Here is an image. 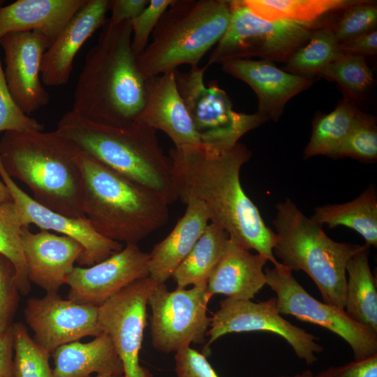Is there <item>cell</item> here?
I'll return each mask as SVG.
<instances>
[{
	"label": "cell",
	"mask_w": 377,
	"mask_h": 377,
	"mask_svg": "<svg viewBox=\"0 0 377 377\" xmlns=\"http://www.w3.org/2000/svg\"><path fill=\"white\" fill-rule=\"evenodd\" d=\"M252 154L237 142L227 149L203 145L172 148L169 157L178 200L186 204L195 199L206 207L209 221L224 230L230 239L253 249L274 267L276 235L265 223L258 207L240 182V170Z\"/></svg>",
	"instance_id": "obj_1"
},
{
	"label": "cell",
	"mask_w": 377,
	"mask_h": 377,
	"mask_svg": "<svg viewBox=\"0 0 377 377\" xmlns=\"http://www.w3.org/2000/svg\"><path fill=\"white\" fill-rule=\"evenodd\" d=\"M56 129L79 151L153 191L169 205L178 200L171 160L161 149L156 131L143 122L93 119L71 110Z\"/></svg>",
	"instance_id": "obj_2"
},
{
	"label": "cell",
	"mask_w": 377,
	"mask_h": 377,
	"mask_svg": "<svg viewBox=\"0 0 377 377\" xmlns=\"http://www.w3.org/2000/svg\"><path fill=\"white\" fill-rule=\"evenodd\" d=\"M131 20L103 26L89 50L75 85L72 110L117 123L136 121L142 109L145 82L131 48Z\"/></svg>",
	"instance_id": "obj_3"
},
{
	"label": "cell",
	"mask_w": 377,
	"mask_h": 377,
	"mask_svg": "<svg viewBox=\"0 0 377 377\" xmlns=\"http://www.w3.org/2000/svg\"><path fill=\"white\" fill-rule=\"evenodd\" d=\"M77 149L57 129L5 132L0 159L7 174L25 184L44 207L73 218H85Z\"/></svg>",
	"instance_id": "obj_4"
},
{
	"label": "cell",
	"mask_w": 377,
	"mask_h": 377,
	"mask_svg": "<svg viewBox=\"0 0 377 377\" xmlns=\"http://www.w3.org/2000/svg\"><path fill=\"white\" fill-rule=\"evenodd\" d=\"M77 162L84 215L98 234L138 244L167 223L169 204L156 193L79 151Z\"/></svg>",
	"instance_id": "obj_5"
},
{
	"label": "cell",
	"mask_w": 377,
	"mask_h": 377,
	"mask_svg": "<svg viewBox=\"0 0 377 377\" xmlns=\"http://www.w3.org/2000/svg\"><path fill=\"white\" fill-rule=\"evenodd\" d=\"M231 18L228 0H173L163 13L151 40L136 57L143 79L197 66L226 31Z\"/></svg>",
	"instance_id": "obj_6"
},
{
	"label": "cell",
	"mask_w": 377,
	"mask_h": 377,
	"mask_svg": "<svg viewBox=\"0 0 377 377\" xmlns=\"http://www.w3.org/2000/svg\"><path fill=\"white\" fill-rule=\"evenodd\" d=\"M276 209L274 256L292 271L308 274L324 302L344 309L346 266L363 245L332 240L322 225L305 216L290 199L276 204Z\"/></svg>",
	"instance_id": "obj_7"
},
{
	"label": "cell",
	"mask_w": 377,
	"mask_h": 377,
	"mask_svg": "<svg viewBox=\"0 0 377 377\" xmlns=\"http://www.w3.org/2000/svg\"><path fill=\"white\" fill-rule=\"evenodd\" d=\"M230 3V24L212 51L207 67L254 57L272 62H286L309 40L316 29L328 24L265 20L253 13L244 0Z\"/></svg>",
	"instance_id": "obj_8"
},
{
	"label": "cell",
	"mask_w": 377,
	"mask_h": 377,
	"mask_svg": "<svg viewBox=\"0 0 377 377\" xmlns=\"http://www.w3.org/2000/svg\"><path fill=\"white\" fill-rule=\"evenodd\" d=\"M207 68L205 65L191 67L185 73L176 70L177 87L201 144L212 149H227L265 120L258 112L235 111L230 97L216 82L206 86L204 73Z\"/></svg>",
	"instance_id": "obj_9"
},
{
	"label": "cell",
	"mask_w": 377,
	"mask_h": 377,
	"mask_svg": "<svg viewBox=\"0 0 377 377\" xmlns=\"http://www.w3.org/2000/svg\"><path fill=\"white\" fill-rule=\"evenodd\" d=\"M266 284L275 292L279 313L319 325L338 335L351 348L355 360L377 354V331L354 320L344 309L312 297L281 263L265 269Z\"/></svg>",
	"instance_id": "obj_10"
},
{
	"label": "cell",
	"mask_w": 377,
	"mask_h": 377,
	"mask_svg": "<svg viewBox=\"0 0 377 377\" xmlns=\"http://www.w3.org/2000/svg\"><path fill=\"white\" fill-rule=\"evenodd\" d=\"M211 298L207 286L170 291L165 283H157L148 300L152 346L170 353L204 343L211 322L207 313Z\"/></svg>",
	"instance_id": "obj_11"
},
{
	"label": "cell",
	"mask_w": 377,
	"mask_h": 377,
	"mask_svg": "<svg viewBox=\"0 0 377 377\" xmlns=\"http://www.w3.org/2000/svg\"><path fill=\"white\" fill-rule=\"evenodd\" d=\"M255 331L269 332L281 337L307 364H313L317 360L316 353L323 350V347L316 342L318 337L281 316L276 297H273L259 302L228 297L221 300L219 309L211 318L207 332L209 339L204 352H208L209 345L227 334Z\"/></svg>",
	"instance_id": "obj_12"
},
{
	"label": "cell",
	"mask_w": 377,
	"mask_h": 377,
	"mask_svg": "<svg viewBox=\"0 0 377 377\" xmlns=\"http://www.w3.org/2000/svg\"><path fill=\"white\" fill-rule=\"evenodd\" d=\"M156 283L149 276L128 285L98 307V322L121 361L124 377H153L140 364L139 354L147 324L149 297Z\"/></svg>",
	"instance_id": "obj_13"
},
{
	"label": "cell",
	"mask_w": 377,
	"mask_h": 377,
	"mask_svg": "<svg viewBox=\"0 0 377 377\" xmlns=\"http://www.w3.org/2000/svg\"><path fill=\"white\" fill-rule=\"evenodd\" d=\"M98 307L64 300L57 293H46L42 298H29L24 315L34 332L33 339L52 354L64 344L103 334Z\"/></svg>",
	"instance_id": "obj_14"
},
{
	"label": "cell",
	"mask_w": 377,
	"mask_h": 377,
	"mask_svg": "<svg viewBox=\"0 0 377 377\" xmlns=\"http://www.w3.org/2000/svg\"><path fill=\"white\" fill-rule=\"evenodd\" d=\"M0 177L10 195L23 227L34 224L41 230H52L77 242L83 249L77 261L81 267L98 263L124 248L121 243L98 234L86 218L69 217L37 202L7 174L1 159Z\"/></svg>",
	"instance_id": "obj_15"
},
{
	"label": "cell",
	"mask_w": 377,
	"mask_h": 377,
	"mask_svg": "<svg viewBox=\"0 0 377 377\" xmlns=\"http://www.w3.org/2000/svg\"><path fill=\"white\" fill-rule=\"evenodd\" d=\"M149 260L148 253L131 244L94 265L75 267L66 281L67 298L100 306L128 285L149 276Z\"/></svg>",
	"instance_id": "obj_16"
},
{
	"label": "cell",
	"mask_w": 377,
	"mask_h": 377,
	"mask_svg": "<svg viewBox=\"0 0 377 377\" xmlns=\"http://www.w3.org/2000/svg\"><path fill=\"white\" fill-rule=\"evenodd\" d=\"M51 41L41 32L9 33L0 38L4 54V76L14 100L27 115L50 103L40 77L42 59Z\"/></svg>",
	"instance_id": "obj_17"
},
{
	"label": "cell",
	"mask_w": 377,
	"mask_h": 377,
	"mask_svg": "<svg viewBox=\"0 0 377 377\" xmlns=\"http://www.w3.org/2000/svg\"><path fill=\"white\" fill-rule=\"evenodd\" d=\"M221 64L225 73L253 90L258 101L256 112L265 121H278L287 102L316 81L289 73L267 60L234 59Z\"/></svg>",
	"instance_id": "obj_18"
},
{
	"label": "cell",
	"mask_w": 377,
	"mask_h": 377,
	"mask_svg": "<svg viewBox=\"0 0 377 377\" xmlns=\"http://www.w3.org/2000/svg\"><path fill=\"white\" fill-rule=\"evenodd\" d=\"M21 239L30 282L46 293H57L82 255V246L65 235L32 232L29 227L22 228Z\"/></svg>",
	"instance_id": "obj_19"
},
{
	"label": "cell",
	"mask_w": 377,
	"mask_h": 377,
	"mask_svg": "<svg viewBox=\"0 0 377 377\" xmlns=\"http://www.w3.org/2000/svg\"><path fill=\"white\" fill-rule=\"evenodd\" d=\"M139 120L165 133L176 148L202 145L178 91L175 71L147 79Z\"/></svg>",
	"instance_id": "obj_20"
},
{
	"label": "cell",
	"mask_w": 377,
	"mask_h": 377,
	"mask_svg": "<svg viewBox=\"0 0 377 377\" xmlns=\"http://www.w3.org/2000/svg\"><path fill=\"white\" fill-rule=\"evenodd\" d=\"M110 4L108 0H88L57 36L43 57V84L59 87L68 83L75 56L92 34L105 24Z\"/></svg>",
	"instance_id": "obj_21"
},
{
	"label": "cell",
	"mask_w": 377,
	"mask_h": 377,
	"mask_svg": "<svg viewBox=\"0 0 377 377\" xmlns=\"http://www.w3.org/2000/svg\"><path fill=\"white\" fill-rule=\"evenodd\" d=\"M267 260L253 254L231 239L211 272L207 292L212 297L221 294L237 300H251L266 285L263 270Z\"/></svg>",
	"instance_id": "obj_22"
},
{
	"label": "cell",
	"mask_w": 377,
	"mask_h": 377,
	"mask_svg": "<svg viewBox=\"0 0 377 377\" xmlns=\"http://www.w3.org/2000/svg\"><path fill=\"white\" fill-rule=\"evenodd\" d=\"M88 0H17L0 7V38L9 33L38 31L50 41Z\"/></svg>",
	"instance_id": "obj_23"
},
{
	"label": "cell",
	"mask_w": 377,
	"mask_h": 377,
	"mask_svg": "<svg viewBox=\"0 0 377 377\" xmlns=\"http://www.w3.org/2000/svg\"><path fill=\"white\" fill-rule=\"evenodd\" d=\"M186 205L183 216L149 253V276L158 283H165L172 277L209 223L207 209L202 202L191 199Z\"/></svg>",
	"instance_id": "obj_24"
},
{
	"label": "cell",
	"mask_w": 377,
	"mask_h": 377,
	"mask_svg": "<svg viewBox=\"0 0 377 377\" xmlns=\"http://www.w3.org/2000/svg\"><path fill=\"white\" fill-rule=\"evenodd\" d=\"M54 377H91V374L123 375V365L110 337L105 333L94 340L64 344L52 353Z\"/></svg>",
	"instance_id": "obj_25"
},
{
	"label": "cell",
	"mask_w": 377,
	"mask_h": 377,
	"mask_svg": "<svg viewBox=\"0 0 377 377\" xmlns=\"http://www.w3.org/2000/svg\"><path fill=\"white\" fill-rule=\"evenodd\" d=\"M310 218L330 228L338 226L351 228L364 239L366 245L377 246V194L374 186L368 187L350 202L318 207Z\"/></svg>",
	"instance_id": "obj_26"
},
{
	"label": "cell",
	"mask_w": 377,
	"mask_h": 377,
	"mask_svg": "<svg viewBox=\"0 0 377 377\" xmlns=\"http://www.w3.org/2000/svg\"><path fill=\"white\" fill-rule=\"evenodd\" d=\"M364 244L348 261L344 310L355 321L377 331V290Z\"/></svg>",
	"instance_id": "obj_27"
},
{
	"label": "cell",
	"mask_w": 377,
	"mask_h": 377,
	"mask_svg": "<svg viewBox=\"0 0 377 377\" xmlns=\"http://www.w3.org/2000/svg\"><path fill=\"white\" fill-rule=\"evenodd\" d=\"M363 112L347 98L340 100L328 114L317 115L304 152V159L323 155L334 158L341 143L354 128Z\"/></svg>",
	"instance_id": "obj_28"
},
{
	"label": "cell",
	"mask_w": 377,
	"mask_h": 377,
	"mask_svg": "<svg viewBox=\"0 0 377 377\" xmlns=\"http://www.w3.org/2000/svg\"><path fill=\"white\" fill-rule=\"evenodd\" d=\"M229 240L228 233L209 223L194 246L174 272L177 288L207 286L213 269L222 256Z\"/></svg>",
	"instance_id": "obj_29"
},
{
	"label": "cell",
	"mask_w": 377,
	"mask_h": 377,
	"mask_svg": "<svg viewBox=\"0 0 377 377\" xmlns=\"http://www.w3.org/2000/svg\"><path fill=\"white\" fill-rule=\"evenodd\" d=\"M360 0H244L250 10L269 21L330 22L327 17Z\"/></svg>",
	"instance_id": "obj_30"
},
{
	"label": "cell",
	"mask_w": 377,
	"mask_h": 377,
	"mask_svg": "<svg viewBox=\"0 0 377 377\" xmlns=\"http://www.w3.org/2000/svg\"><path fill=\"white\" fill-rule=\"evenodd\" d=\"M339 45L330 24L320 27L287 60L283 69L295 75L317 80L327 65L343 54Z\"/></svg>",
	"instance_id": "obj_31"
},
{
	"label": "cell",
	"mask_w": 377,
	"mask_h": 377,
	"mask_svg": "<svg viewBox=\"0 0 377 377\" xmlns=\"http://www.w3.org/2000/svg\"><path fill=\"white\" fill-rule=\"evenodd\" d=\"M338 83L352 101L362 99L374 82V74L364 57L343 54L327 65L318 75Z\"/></svg>",
	"instance_id": "obj_32"
},
{
	"label": "cell",
	"mask_w": 377,
	"mask_h": 377,
	"mask_svg": "<svg viewBox=\"0 0 377 377\" xmlns=\"http://www.w3.org/2000/svg\"><path fill=\"white\" fill-rule=\"evenodd\" d=\"M22 228L13 202L0 203V253L14 265L19 292L25 295L31 290V282L22 244Z\"/></svg>",
	"instance_id": "obj_33"
},
{
	"label": "cell",
	"mask_w": 377,
	"mask_h": 377,
	"mask_svg": "<svg viewBox=\"0 0 377 377\" xmlns=\"http://www.w3.org/2000/svg\"><path fill=\"white\" fill-rule=\"evenodd\" d=\"M14 357L12 377H54L50 353L31 338L22 323L13 324Z\"/></svg>",
	"instance_id": "obj_34"
},
{
	"label": "cell",
	"mask_w": 377,
	"mask_h": 377,
	"mask_svg": "<svg viewBox=\"0 0 377 377\" xmlns=\"http://www.w3.org/2000/svg\"><path fill=\"white\" fill-rule=\"evenodd\" d=\"M340 13L339 19L330 24L339 43L376 29V1L360 0Z\"/></svg>",
	"instance_id": "obj_35"
},
{
	"label": "cell",
	"mask_w": 377,
	"mask_h": 377,
	"mask_svg": "<svg viewBox=\"0 0 377 377\" xmlns=\"http://www.w3.org/2000/svg\"><path fill=\"white\" fill-rule=\"evenodd\" d=\"M351 157L367 163L377 159V126L374 117L363 113L334 158Z\"/></svg>",
	"instance_id": "obj_36"
},
{
	"label": "cell",
	"mask_w": 377,
	"mask_h": 377,
	"mask_svg": "<svg viewBox=\"0 0 377 377\" xmlns=\"http://www.w3.org/2000/svg\"><path fill=\"white\" fill-rule=\"evenodd\" d=\"M44 131V125L25 114L11 95L0 58V132Z\"/></svg>",
	"instance_id": "obj_37"
},
{
	"label": "cell",
	"mask_w": 377,
	"mask_h": 377,
	"mask_svg": "<svg viewBox=\"0 0 377 377\" xmlns=\"http://www.w3.org/2000/svg\"><path fill=\"white\" fill-rule=\"evenodd\" d=\"M19 293L15 268L8 258L0 253V333L13 324Z\"/></svg>",
	"instance_id": "obj_38"
},
{
	"label": "cell",
	"mask_w": 377,
	"mask_h": 377,
	"mask_svg": "<svg viewBox=\"0 0 377 377\" xmlns=\"http://www.w3.org/2000/svg\"><path fill=\"white\" fill-rule=\"evenodd\" d=\"M172 1L173 0H150L145 10L131 20V48L135 57L146 48L150 34Z\"/></svg>",
	"instance_id": "obj_39"
},
{
	"label": "cell",
	"mask_w": 377,
	"mask_h": 377,
	"mask_svg": "<svg viewBox=\"0 0 377 377\" xmlns=\"http://www.w3.org/2000/svg\"><path fill=\"white\" fill-rule=\"evenodd\" d=\"M177 377H219L203 353L191 348H183L175 355Z\"/></svg>",
	"instance_id": "obj_40"
},
{
	"label": "cell",
	"mask_w": 377,
	"mask_h": 377,
	"mask_svg": "<svg viewBox=\"0 0 377 377\" xmlns=\"http://www.w3.org/2000/svg\"><path fill=\"white\" fill-rule=\"evenodd\" d=\"M313 377H377V354L339 367H330Z\"/></svg>",
	"instance_id": "obj_41"
},
{
	"label": "cell",
	"mask_w": 377,
	"mask_h": 377,
	"mask_svg": "<svg viewBox=\"0 0 377 377\" xmlns=\"http://www.w3.org/2000/svg\"><path fill=\"white\" fill-rule=\"evenodd\" d=\"M339 50L343 54L357 55L366 57L377 53V31L362 34L339 43Z\"/></svg>",
	"instance_id": "obj_42"
},
{
	"label": "cell",
	"mask_w": 377,
	"mask_h": 377,
	"mask_svg": "<svg viewBox=\"0 0 377 377\" xmlns=\"http://www.w3.org/2000/svg\"><path fill=\"white\" fill-rule=\"evenodd\" d=\"M149 0H112L110 9L112 15L108 20L117 24L138 17L147 7Z\"/></svg>",
	"instance_id": "obj_43"
},
{
	"label": "cell",
	"mask_w": 377,
	"mask_h": 377,
	"mask_svg": "<svg viewBox=\"0 0 377 377\" xmlns=\"http://www.w3.org/2000/svg\"><path fill=\"white\" fill-rule=\"evenodd\" d=\"M13 351L12 325L0 333V377H12Z\"/></svg>",
	"instance_id": "obj_44"
},
{
	"label": "cell",
	"mask_w": 377,
	"mask_h": 377,
	"mask_svg": "<svg viewBox=\"0 0 377 377\" xmlns=\"http://www.w3.org/2000/svg\"><path fill=\"white\" fill-rule=\"evenodd\" d=\"M10 195L2 180L0 179V203L11 201Z\"/></svg>",
	"instance_id": "obj_45"
},
{
	"label": "cell",
	"mask_w": 377,
	"mask_h": 377,
	"mask_svg": "<svg viewBox=\"0 0 377 377\" xmlns=\"http://www.w3.org/2000/svg\"><path fill=\"white\" fill-rule=\"evenodd\" d=\"M313 373L310 370H305L300 374H297L293 376H281L279 377H313Z\"/></svg>",
	"instance_id": "obj_46"
},
{
	"label": "cell",
	"mask_w": 377,
	"mask_h": 377,
	"mask_svg": "<svg viewBox=\"0 0 377 377\" xmlns=\"http://www.w3.org/2000/svg\"><path fill=\"white\" fill-rule=\"evenodd\" d=\"M94 377H124V375L96 374Z\"/></svg>",
	"instance_id": "obj_47"
},
{
	"label": "cell",
	"mask_w": 377,
	"mask_h": 377,
	"mask_svg": "<svg viewBox=\"0 0 377 377\" xmlns=\"http://www.w3.org/2000/svg\"><path fill=\"white\" fill-rule=\"evenodd\" d=\"M4 3H5V1L0 0V7L3 6Z\"/></svg>",
	"instance_id": "obj_48"
}]
</instances>
